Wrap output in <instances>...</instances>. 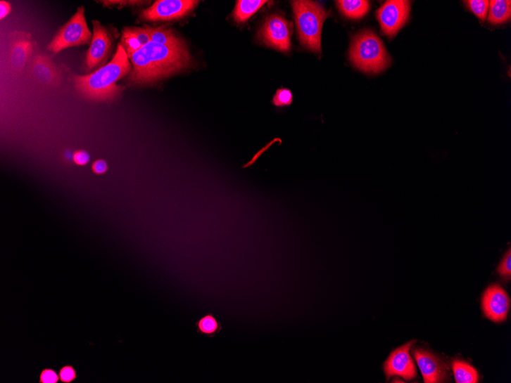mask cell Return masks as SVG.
Instances as JSON below:
<instances>
[{"mask_svg":"<svg viewBox=\"0 0 511 383\" xmlns=\"http://www.w3.org/2000/svg\"><path fill=\"white\" fill-rule=\"evenodd\" d=\"M134 69L129 76L133 84L155 83L189 66L190 56L184 42L177 46H163L151 41L129 57Z\"/></svg>","mask_w":511,"mask_h":383,"instance_id":"obj_1","label":"cell"},{"mask_svg":"<svg viewBox=\"0 0 511 383\" xmlns=\"http://www.w3.org/2000/svg\"><path fill=\"white\" fill-rule=\"evenodd\" d=\"M131 65L127 52L119 44L111 62L87 75H73L75 89L82 97L96 102L111 101L122 88L117 82L129 74Z\"/></svg>","mask_w":511,"mask_h":383,"instance_id":"obj_2","label":"cell"},{"mask_svg":"<svg viewBox=\"0 0 511 383\" xmlns=\"http://www.w3.org/2000/svg\"><path fill=\"white\" fill-rule=\"evenodd\" d=\"M349 57L352 64L369 74L381 73L391 63L381 39L369 30L360 32L352 38Z\"/></svg>","mask_w":511,"mask_h":383,"instance_id":"obj_3","label":"cell"},{"mask_svg":"<svg viewBox=\"0 0 511 383\" xmlns=\"http://www.w3.org/2000/svg\"><path fill=\"white\" fill-rule=\"evenodd\" d=\"M294 12L301 44L315 53H321L322 25L329 13L318 3L294 1Z\"/></svg>","mask_w":511,"mask_h":383,"instance_id":"obj_4","label":"cell"},{"mask_svg":"<svg viewBox=\"0 0 511 383\" xmlns=\"http://www.w3.org/2000/svg\"><path fill=\"white\" fill-rule=\"evenodd\" d=\"M92 37L93 33L88 27L85 18V8L84 6L78 7L72 18L58 30L47 49L58 54L68 48L91 46Z\"/></svg>","mask_w":511,"mask_h":383,"instance_id":"obj_5","label":"cell"},{"mask_svg":"<svg viewBox=\"0 0 511 383\" xmlns=\"http://www.w3.org/2000/svg\"><path fill=\"white\" fill-rule=\"evenodd\" d=\"M293 25L284 16L273 14L267 17L258 33L259 39L269 47L288 52L291 48Z\"/></svg>","mask_w":511,"mask_h":383,"instance_id":"obj_6","label":"cell"},{"mask_svg":"<svg viewBox=\"0 0 511 383\" xmlns=\"http://www.w3.org/2000/svg\"><path fill=\"white\" fill-rule=\"evenodd\" d=\"M410 12V2L406 0L386 2L377 12L383 33L393 38L408 22Z\"/></svg>","mask_w":511,"mask_h":383,"instance_id":"obj_7","label":"cell"},{"mask_svg":"<svg viewBox=\"0 0 511 383\" xmlns=\"http://www.w3.org/2000/svg\"><path fill=\"white\" fill-rule=\"evenodd\" d=\"M198 1L193 0H158L141 13L146 21H170L186 15L195 8Z\"/></svg>","mask_w":511,"mask_h":383,"instance_id":"obj_8","label":"cell"},{"mask_svg":"<svg viewBox=\"0 0 511 383\" xmlns=\"http://www.w3.org/2000/svg\"><path fill=\"white\" fill-rule=\"evenodd\" d=\"M33 51L30 34L16 32L12 34L6 53V64L15 75L20 74L29 63Z\"/></svg>","mask_w":511,"mask_h":383,"instance_id":"obj_9","label":"cell"},{"mask_svg":"<svg viewBox=\"0 0 511 383\" xmlns=\"http://www.w3.org/2000/svg\"><path fill=\"white\" fill-rule=\"evenodd\" d=\"M415 341L410 342L393 351L384 364V371L387 380L393 377H400L406 380L417 376L415 364L411 358L410 348Z\"/></svg>","mask_w":511,"mask_h":383,"instance_id":"obj_10","label":"cell"},{"mask_svg":"<svg viewBox=\"0 0 511 383\" xmlns=\"http://www.w3.org/2000/svg\"><path fill=\"white\" fill-rule=\"evenodd\" d=\"M93 37L87 50L84 65L87 71L104 64L111 48V38L107 30L98 20H93Z\"/></svg>","mask_w":511,"mask_h":383,"instance_id":"obj_11","label":"cell"},{"mask_svg":"<svg viewBox=\"0 0 511 383\" xmlns=\"http://www.w3.org/2000/svg\"><path fill=\"white\" fill-rule=\"evenodd\" d=\"M510 306L507 293L498 285L488 287L482 299V308L486 317L500 323L506 320Z\"/></svg>","mask_w":511,"mask_h":383,"instance_id":"obj_12","label":"cell"},{"mask_svg":"<svg viewBox=\"0 0 511 383\" xmlns=\"http://www.w3.org/2000/svg\"><path fill=\"white\" fill-rule=\"evenodd\" d=\"M412 353L424 377V382H446L448 368L438 356L422 349L414 350Z\"/></svg>","mask_w":511,"mask_h":383,"instance_id":"obj_13","label":"cell"},{"mask_svg":"<svg viewBox=\"0 0 511 383\" xmlns=\"http://www.w3.org/2000/svg\"><path fill=\"white\" fill-rule=\"evenodd\" d=\"M30 70L35 81L44 86H56L61 82V74L49 56L37 54L31 60Z\"/></svg>","mask_w":511,"mask_h":383,"instance_id":"obj_14","label":"cell"},{"mask_svg":"<svg viewBox=\"0 0 511 383\" xmlns=\"http://www.w3.org/2000/svg\"><path fill=\"white\" fill-rule=\"evenodd\" d=\"M146 28L126 27L122 30L120 44L125 48L128 58L151 42Z\"/></svg>","mask_w":511,"mask_h":383,"instance_id":"obj_15","label":"cell"},{"mask_svg":"<svg viewBox=\"0 0 511 383\" xmlns=\"http://www.w3.org/2000/svg\"><path fill=\"white\" fill-rule=\"evenodd\" d=\"M195 326L198 335L209 338H214L221 333L223 329L222 324L213 315V313H208L201 317L196 321Z\"/></svg>","mask_w":511,"mask_h":383,"instance_id":"obj_16","label":"cell"},{"mask_svg":"<svg viewBox=\"0 0 511 383\" xmlns=\"http://www.w3.org/2000/svg\"><path fill=\"white\" fill-rule=\"evenodd\" d=\"M511 2L510 0H492L489 1L488 22L493 25L505 23L510 18Z\"/></svg>","mask_w":511,"mask_h":383,"instance_id":"obj_17","label":"cell"},{"mask_svg":"<svg viewBox=\"0 0 511 383\" xmlns=\"http://www.w3.org/2000/svg\"><path fill=\"white\" fill-rule=\"evenodd\" d=\"M336 3L341 13L350 19L362 18L370 8V3L365 0H341Z\"/></svg>","mask_w":511,"mask_h":383,"instance_id":"obj_18","label":"cell"},{"mask_svg":"<svg viewBox=\"0 0 511 383\" xmlns=\"http://www.w3.org/2000/svg\"><path fill=\"white\" fill-rule=\"evenodd\" d=\"M266 3L262 0H239L234 12L235 21L240 23L248 21Z\"/></svg>","mask_w":511,"mask_h":383,"instance_id":"obj_19","label":"cell"},{"mask_svg":"<svg viewBox=\"0 0 511 383\" xmlns=\"http://www.w3.org/2000/svg\"><path fill=\"white\" fill-rule=\"evenodd\" d=\"M453 370L457 383H477L479 381L478 371L464 361H454Z\"/></svg>","mask_w":511,"mask_h":383,"instance_id":"obj_20","label":"cell"},{"mask_svg":"<svg viewBox=\"0 0 511 383\" xmlns=\"http://www.w3.org/2000/svg\"><path fill=\"white\" fill-rule=\"evenodd\" d=\"M145 28L151 37V41L163 46H177L184 42L183 40L176 37L175 34L168 29L163 27L152 28L146 25Z\"/></svg>","mask_w":511,"mask_h":383,"instance_id":"obj_21","label":"cell"},{"mask_svg":"<svg viewBox=\"0 0 511 383\" xmlns=\"http://www.w3.org/2000/svg\"><path fill=\"white\" fill-rule=\"evenodd\" d=\"M469 10L481 21L486 19L488 13L489 1L488 0H469L465 2Z\"/></svg>","mask_w":511,"mask_h":383,"instance_id":"obj_22","label":"cell"},{"mask_svg":"<svg viewBox=\"0 0 511 383\" xmlns=\"http://www.w3.org/2000/svg\"><path fill=\"white\" fill-rule=\"evenodd\" d=\"M293 93L288 89H279L277 91L272 103L276 107L289 106L293 102Z\"/></svg>","mask_w":511,"mask_h":383,"instance_id":"obj_23","label":"cell"},{"mask_svg":"<svg viewBox=\"0 0 511 383\" xmlns=\"http://www.w3.org/2000/svg\"><path fill=\"white\" fill-rule=\"evenodd\" d=\"M498 273L510 280L511 277V250L506 252V254L503 259H502L500 264L498 268Z\"/></svg>","mask_w":511,"mask_h":383,"instance_id":"obj_24","label":"cell"},{"mask_svg":"<svg viewBox=\"0 0 511 383\" xmlns=\"http://www.w3.org/2000/svg\"><path fill=\"white\" fill-rule=\"evenodd\" d=\"M72 160L75 164L79 165V167H84V165L89 163L91 155L85 150H77L73 153Z\"/></svg>","mask_w":511,"mask_h":383,"instance_id":"obj_25","label":"cell"},{"mask_svg":"<svg viewBox=\"0 0 511 383\" xmlns=\"http://www.w3.org/2000/svg\"><path fill=\"white\" fill-rule=\"evenodd\" d=\"M92 169L95 175L102 176L108 171V164L103 160H96L92 165Z\"/></svg>","mask_w":511,"mask_h":383,"instance_id":"obj_26","label":"cell"},{"mask_svg":"<svg viewBox=\"0 0 511 383\" xmlns=\"http://www.w3.org/2000/svg\"><path fill=\"white\" fill-rule=\"evenodd\" d=\"M59 376L63 382H70L76 378V372L72 367H65L61 370Z\"/></svg>","mask_w":511,"mask_h":383,"instance_id":"obj_27","label":"cell"},{"mask_svg":"<svg viewBox=\"0 0 511 383\" xmlns=\"http://www.w3.org/2000/svg\"><path fill=\"white\" fill-rule=\"evenodd\" d=\"M58 379L56 372L51 370H44L40 376V382L42 383H56Z\"/></svg>","mask_w":511,"mask_h":383,"instance_id":"obj_28","label":"cell"},{"mask_svg":"<svg viewBox=\"0 0 511 383\" xmlns=\"http://www.w3.org/2000/svg\"><path fill=\"white\" fill-rule=\"evenodd\" d=\"M12 11V6L7 1H0V20H3L6 17L11 13Z\"/></svg>","mask_w":511,"mask_h":383,"instance_id":"obj_29","label":"cell"}]
</instances>
